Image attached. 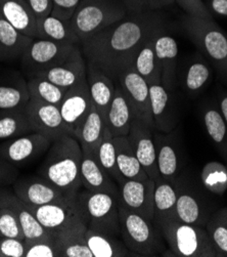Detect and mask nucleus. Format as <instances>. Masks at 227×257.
<instances>
[{
    "label": "nucleus",
    "instance_id": "nucleus-44",
    "mask_svg": "<svg viewBox=\"0 0 227 257\" xmlns=\"http://www.w3.org/2000/svg\"><path fill=\"white\" fill-rule=\"evenodd\" d=\"M26 242L17 238L0 237V257H25Z\"/></svg>",
    "mask_w": 227,
    "mask_h": 257
},
{
    "label": "nucleus",
    "instance_id": "nucleus-2",
    "mask_svg": "<svg viewBox=\"0 0 227 257\" xmlns=\"http://www.w3.org/2000/svg\"><path fill=\"white\" fill-rule=\"evenodd\" d=\"M82 150L78 140L64 136L50 145L38 173L70 196H76L82 188Z\"/></svg>",
    "mask_w": 227,
    "mask_h": 257
},
{
    "label": "nucleus",
    "instance_id": "nucleus-36",
    "mask_svg": "<svg viewBox=\"0 0 227 257\" xmlns=\"http://www.w3.org/2000/svg\"><path fill=\"white\" fill-rule=\"evenodd\" d=\"M157 148V164L159 174L166 181H170L177 172L178 158L173 146L160 136L155 137Z\"/></svg>",
    "mask_w": 227,
    "mask_h": 257
},
{
    "label": "nucleus",
    "instance_id": "nucleus-18",
    "mask_svg": "<svg viewBox=\"0 0 227 257\" xmlns=\"http://www.w3.org/2000/svg\"><path fill=\"white\" fill-rule=\"evenodd\" d=\"M86 72L87 66L80 46L63 63L33 75L43 77L65 89H70L86 80Z\"/></svg>",
    "mask_w": 227,
    "mask_h": 257
},
{
    "label": "nucleus",
    "instance_id": "nucleus-8",
    "mask_svg": "<svg viewBox=\"0 0 227 257\" xmlns=\"http://www.w3.org/2000/svg\"><path fill=\"white\" fill-rule=\"evenodd\" d=\"M80 46L70 42L34 39L21 58L22 66L30 76L63 63Z\"/></svg>",
    "mask_w": 227,
    "mask_h": 257
},
{
    "label": "nucleus",
    "instance_id": "nucleus-19",
    "mask_svg": "<svg viewBox=\"0 0 227 257\" xmlns=\"http://www.w3.org/2000/svg\"><path fill=\"white\" fill-rule=\"evenodd\" d=\"M86 228L84 220H78L53 232L58 257H93L85 240Z\"/></svg>",
    "mask_w": 227,
    "mask_h": 257
},
{
    "label": "nucleus",
    "instance_id": "nucleus-38",
    "mask_svg": "<svg viewBox=\"0 0 227 257\" xmlns=\"http://www.w3.org/2000/svg\"><path fill=\"white\" fill-rule=\"evenodd\" d=\"M175 214L176 218L186 224L200 226L205 222V215L198 201L188 193L178 195L177 201H176Z\"/></svg>",
    "mask_w": 227,
    "mask_h": 257
},
{
    "label": "nucleus",
    "instance_id": "nucleus-4",
    "mask_svg": "<svg viewBox=\"0 0 227 257\" xmlns=\"http://www.w3.org/2000/svg\"><path fill=\"white\" fill-rule=\"evenodd\" d=\"M127 9L121 0H81L71 25L80 41L123 20Z\"/></svg>",
    "mask_w": 227,
    "mask_h": 257
},
{
    "label": "nucleus",
    "instance_id": "nucleus-27",
    "mask_svg": "<svg viewBox=\"0 0 227 257\" xmlns=\"http://www.w3.org/2000/svg\"><path fill=\"white\" fill-rule=\"evenodd\" d=\"M157 32L144 41V43L138 49L131 64L132 68L148 84L162 83L161 67L156 56L154 45V36Z\"/></svg>",
    "mask_w": 227,
    "mask_h": 257
},
{
    "label": "nucleus",
    "instance_id": "nucleus-52",
    "mask_svg": "<svg viewBox=\"0 0 227 257\" xmlns=\"http://www.w3.org/2000/svg\"><path fill=\"white\" fill-rule=\"evenodd\" d=\"M13 60L11 55L9 54V51L3 46V44L0 43V62H4V61H10Z\"/></svg>",
    "mask_w": 227,
    "mask_h": 257
},
{
    "label": "nucleus",
    "instance_id": "nucleus-33",
    "mask_svg": "<svg viewBox=\"0 0 227 257\" xmlns=\"http://www.w3.org/2000/svg\"><path fill=\"white\" fill-rule=\"evenodd\" d=\"M33 133L24 109L0 110V142Z\"/></svg>",
    "mask_w": 227,
    "mask_h": 257
},
{
    "label": "nucleus",
    "instance_id": "nucleus-5",
    "mask_svg": "<svg viewBox=\"0 0 227 257\" xmlns=\"http://www.w3.org/2000/svg\"><path fill=\"white\" fill-rule=\"evenodd\" d=\"M121 238L133 254L155 256L164 249L162 234L154 221L131 211L119 203Z\"/></svg>",
    "mask_w": 227,
    "mask_h": 257
},
{
    "label": "nucleus",
    "instance_id": "nucleus-17",
    "mask_svg": "<svg viewBox=\"0 0 227 257\" xmlns=\"http://www.w3.org/2000/svg\"><path fill=\"white\" fill-rule=\"evenodd\" d=\"M28 207L39 222L50 233L56 232V230L73 222L83 220L77 203V196L64 202L50 203L36 207Z\"/></svg>",
    "mask_w": 227,
    "mask_h": 257
},
{
    "label": "nucleus",
    "instance_id": "nucleus-45",
    "mask_svg": "<svg viewBox=\"0 0 227 257\" xmlns=\"http://www.w3.org/2000/svg\"><path fill=\"white\" fill-rule=\"evenodd\" d=\"M174 0H123L128 11L132 14L145 13V11L157 10L171 5Z\"/></svg>",
    "mask_w": 227,
    "mask_h": 257
},
{
    "label": "nucleus",
    "instance_id": "nucleus-30",
    "mask_svg": "<svg viewBox=\"0 0 227 257\" xmlns=\"http://www.w3.org/2000/svg\"><path fill=\"white\" fill-rule=\"evenodd\" d=\"M117 154V164L123 179H147L149 178L129 144L127 137L114 138Z\"/></svg>",
    "mask_w": 227,
    "mask_h": 257
},
{
    "label": "nucleus",
    "instance_id": "nucleus-10",
    "mask_svg": "<svg viewBox=\"0 0 227 257\" xmlns=\"http://www.w3.org/2000/svg\"><path fill=\"white\" fill-rule=\"evenodd\" d=\"M12 187L15 195L24 204L31 207L64 202L77 196L66 194L41 175L18 177Z\"/></svg>",
    "mask_w": 227,
    "mask_h": 257
},
{
    "label": "nucleus",
    "instance_id": "nucleus-16",
    "mask_svg": "<svg viewBox=\"0 0 227 257\" xmlns=\"http://www.w3.org/2000/svg\"><path fill=\"white\" fill-rule=\"evenodd\" d=\"M0 207L11 208L19 218L26 244L37 241H53V235L39 222L26 204H24L9 187L0 191Z\"/></svg>",
    "mask_w": 227,
    "mask_h": 257
},
{
    "label": "nucleus",
    "instance_id": "nucleus-35",
    "mask_svg": "<svg viewBox=\"0 0 227 257\" xmlns=\"http://www.w3.org/2000/svg\"><path fill=\"white\" fill-rule=\"evenodd\" d=\"M34 38L17 30L3 16H0V43L9 51L12 59H21Z\"/></svg>",
    "mask_w": 227,
    "mask_h": 257
},
{
    "label": "nucleus",
    "instance_id": "nucleus-14",
    "mask_svg": "<svg viewBox=\"0 0 227 257\" xmlns=\"http://www.w3.org/2000/svg\"><path fill=\"white\" fill-rule=\"evenodd\" d=\"M119 203L124 207L154 221L155 181L147 179H124L118 185Z\"/></svg>",
    "mask_w": 227,
    "mask_h": 257
},
{
    "label": "nucleus",
    "instance_id": "nucleus-47",
    "mask_svg": "<svg viewBox=\"0 0 227 257\" xmlns=\"http://www.w3.org/2000/svg\"><path fill=\"white\" fill-rule=\"evenodd\" d=\"M80 3L81 0H53V11L50 15L71 21Z\"/></svg>",
    "mask_w": 227,
    "mask_h": 257
},
{
    "label": "nucleus",
    "instance_id": "nucleus-7",
    "mask_svg": "<svg viewBox=\"0 0 227 257\" xmlns=\"http://www.w3.org/2000/svg\"><path fill=\"white\" fill-rule=\"evenodd\" d=\"M184 28L200 50L218 68L227 71V38L211 19L188 16L183 20Z\"/></svg>",
    "mask_w": 227,
    "mask_h": 257
},
{
    "label": "nucleus",
    "instance_id": "nucleus-21",
    "mask_svg": "<svg viewBox=\"0 0 227 257\" xmlns=\"http://www.w3.org/2000/svg\"><path fill=\"white\" fill-rule=\"evenodd\" d=\"M86 79L93 107L105 120L115 93V81L104 71L91 63H86Z\"/></svg>",
    "mask_w": 227,
    "mask_h": 257
},
{
    "label": "nucleus",
    "instance_id": "nucleus-3",
    "mask_svg": "<svg viewBox=\"0 0 227 257\" xmlns=\"http://www.w3.org/2000/svg\"><path fill=\"white\" fill-rule=\"evenodd\" d=\"M170 250L180 257H216L207 230L186 224L177 218H168L156 224Z\"/></svg>",
    "mask_w": 227,
    "mask_h": 257
},
{
    "label": "nucleus",
    "instance_id": "nucleus-37",
    "mask_svg": "<svg viewBox=\"0 0 227 257\" xmlns=\"http://www.w3.org/2000/svg\"><path fill=\"white\" fill-rule=\"evenodd\" d=\"M206 230L216 255L227 257V208L219 210L207 222Z\"/></svg>",
    "mask_w": 227,
    "mask_h": 257
},
{
    "label": "nucleus",
    "instance_id": "nucleus-9",
    "mask_svg": "<svg viewBox=\"0 0 227 257\" xmlns=\"http://www.w3.org/2000/svg\"><path fill=\"white\" fill-rule=\"evenodd\" d=\"M116 81L121 85L126 97L129 100L134 118L144 122L156 131L151 116L148 83L132 68L131 64L118 73Z\"/></svg>",
    "mask_w": 227,
    "mask_h": 257
},
{
    "label": "nucleus",
    "instance_id": "nucleus-1",
    "mask_svg": "<svg viewBox=\"0 0 227 257\" xmlns=\"http://www.w3.org/2000/svg\"><path fill=\"white\" fill-rule=\"evenodd\" d=\"M160 29L162 24L157 17L146 13L133 14L81 41V49L87 63L116 81L118 73L132 64L144 41Z\"/></svg>",
    "mask_w": 227,
    "mask_h": 257
},
{
    "label": "nucleus",
    "instance_id": "nucleus-6",
    "mask_svg": "<svg viewBox=\"0 0 227 257\" xmlns=\"http://www.w3.org/2000/svg\"><path fill=\"white\" fill-rule=\"evenodd\" d=\"M77 203L87 227L121 237L119 198L109 193L84 189L77 193Z\"/></svg>",
    "mask_w": 227,
    "mask_h": 257
},
{
    "label": "nucleus",
    "instance_id": "nucleus-24",
    "mask_svg": "<svg viewBox=\"0 0 227 257\" xmlns=\"http://www.w3.org/2000/svg\"><path fill=\"white\" fill-rule=\"evenodd\" d=\"M156 56L161 67V80L163 86L169 92L175 81L176 59L178 56V46L175 39L166 35L160 29L154 36Z\"/></svg>",
    "mask_w": 227,
    "mask_h": 257
},
{
    "label": "nucleus",
    "instance_id": "nucleus-39",
    "mask_svg": "<svg viewBox=\"0 0 227 257\" xmlns=\"http://www.w3.org/2000/svg\"><path fill=\"white\" fill-rule=\"evenodd\" d=\"M96 158L99 164L112 176L117 185H120L124 181L117 164V154L114 138L109 131L106 133L102 144L98 147Z\"/></svg>",
    "mask_w": 227,
    "mask_h": 257
},
{
    "label": "nucleus",
    "instance_id": "nucleus-43",
    "mask_svg": "<svg viewBox=\"0 0 227 257\" xmlns=\"http://www.w3.org/2000/svg\"><path fill=\"white\" fill-rule=\"evenodd\" d=\"M210 78V70L203 63L192 64L186 74L185 85L191 91H196L203 87Z\"/></svg>",
    "mask_w": 227,
    "mask_h": 257
},
{
    "label": "nucleus",
    "instance_id": "nucleus-31",
    "mask_svg": "<svg viewBox=\"0 0 227 257\" xmlns=\"http://www.w3.org/2000/svg\"><path fill=\"white\" fill-rule=\"evenodd\" d=\"M177 197V192L171 183L162 177L156 179L154 190V222L156 224L168 218H176Z\"/></svg>",
    "mask_w": 227,
    "mask_h": 257
},
{
    "label": "nucleus",
    "instance_id": "nucleus-41",
    "mask_svg": "<svg viewBox=\"0 0 227 257\" xmlns=\"http://www.w3.org/2000/svg\"><path fill=\"white\" fill-rule=\"evenodd\" d=\"M203 181L211 192L222 195L227 189V169L220 163H209L203 170Z\"/></svg>",
    "mask_w": 227,
    "mask_h": 257
},
{
    "label": "nucleus",
    "instance_id": "nucleus-28",
    "mask_svg": "<svg viewBox=\"0 0 227 257\" xmlns=\"http://www.w3.org/2000/svg\"><path fill=\"white\" fill-rule=\"evenodd\" d=\"M85 240L93 257H124L131 253L118 237L86 228Z\"/></svg>",
    "mask_w": 227,
    "mask_h": 257
},
{
    "label": "nucleus",
    "instance_id": "nucleus-42",
    "mask_svg": "<svg viewBox=\"0 0 227 257\" xmlns=\"http://www.w3.org/2000/svg\"><path fill=\"white\" fill-rule=\"evenodd\" d=\"M0 237L25 240L19 218L9 207H0Z\"/></svg>",
    "mask_w": 227,
    "mask_h": 257
},
{
    "label": "nucleus",
    "instance_id": "nucleus-15",
    "mask_svg": "<svg viewBox=\"0 0 227 257\" xmlns=\"http://www.w3.org/2000/svg\"><path fill=\"white\" fill-rule=\"evenodd\" d=\"M91 107L87 79L68 89L59 108L71 136L76 138L78 135Z\"/></svg>",
    "mask_w": 227,
    "mask_h": 257
},
{
    "label": "nucleus",
    "instance_id": "nucleus-12",
    "mask_svg": "<svg viewBox=\"0 0 227 257\" xmlns=\"http://www.w3.org/2000/svg\"><path fill=\"white\" fill-rule=\"evenodd\" d=\"M52 142L40 134L30 133L0 144V155L16 167L33 163L48 151Z\"/></svg>",
    "mask_w": 227,
    "mask_h": 257
},
{
    "label": "nucleus",
    "instance_id": "nucleus-26",
    "mask_svg": "<svg viewBox=\"0 0 227 257\" xmlns=\"http://www.w3.org/2000/svg\"><path fill=\"white\" fill-rule=\"evenodd\" d=\"M107 132L108 127L105 118L92 105L76 139L78 140L83 153L96 156L98 147L102 144Z\"/></svg>",
    "mask_w": 227,
    "mask_h": 257
},
{
    "label": "nucleus",
    "instance_id": "nucleus-29",
    "mask_svg": "<svg viewBox=\"0 0 227 257\" xmlns=\"http://www.w3.org/2000/svg\"><path fill=\"white\" fill-rule=\"evenodd\" d=\"M149 85L150 109L156 130L162 133H169L173 128L171 123L170 96L162 83H153Z\"/></svg>",
    "mask_w": 227,
    "mask_h": 257
},
{
    "label": "nucleus",
    "instance_id": "nucleus-13",
    "mask_svg": "<svg viewBox=\"0 0 227 257\" xmlns=\"http://www.w3.org/2000/svg\"><path fill=\"white\" fill-rule=\"evenodd\" d=\"M155 130L134 118L127 136L129 144L147 176L156 181L160 176L157 164V148L154 138Z\"/></svg>",
    "mask_w": 227,
    "mask_h": 257
},
{
    "label": "nucleus",
    "instance_id": "nucleus-51",
    "mask_svg": "<svg viewBox=\"0 0 227 257\" xmlns=\"http://www.w3.org/2000/svg\"><path fill=\"white\" fill-rule=\"evenodd\" d=\"M213 12L221 16H227V0H211Z\"/></svg>",
    "mask_w": 227,
    "mask_h": 257
},
{
    "label": "nucleus",
    "instance_id": "nucleus-32",
    "mask_svg": "<svg viewBox=\"0 0 227 257\" xmlns=\"http://www.w3.org/2000/svg\"><path fill=\"white\" fill-rule=\"evenodd\" d=\"M37 28L38 38L81 45L80 39L72 28L71 21L50 15L37 24Z\"/></svg>",
    "mask_w": 227,
    "mask_h": 257
},
{
    "label": "nucleus",
    "instance_id": "nucleus-20",
    "mask_svg": "<svg viewBox=\"0 0 227 257\" xmlns=\"http://www.w3.org/2000/svg\"><path fill=\"white\" fill-rule=\"evenodd\" d=\"M81 182L82 187L88 191L109 193L120 199L118 185L92 154L82 152Z\"/></svg>",
    "mask_w": 227,
    "mask_h": 257
},
{
    "label": "nucleus",
    "instance_id": "nucleus-55",
    "mask_svg": "<svg viewBox=\"0 0 227 257\" xmlns=\"http://www.w3.org/2000/svg\"><path fill=\"white\" fill-rule=\"evenodd\" d=\"M0 16H2V13H0Z\"/></svg>",
    "mask_w": 227,
    "mask_h": 257
},
{
    "label": "nucleus",
    "instance_id": "nucleus-25",
    "mask_svg": "<svg viewBox=\"0 0 227 257\" xmlns=\"http://www.w3.org/2000/svg\"><path fill=\"white\" fill-rule=\"evenodd\" d=\"M30 100L27 81L19 73L0 77V110L24 109Z\"/></svg>",
    "mask_w": 227,
    "mask_h": 257
},
{
    "label": "nucleus",
    "instance_id": "nucleus-22",
    "mask_svg": "<svg viewBox=\"0 0 227 257\" xmlns=\"http://www.w3.org/2000/svg\"><path fill=\"white\" fill-rule=\"evenodd\" d=\"M134 114L130 102L126 97L121 85L115 81V93L107 115V127L113 138L127 137Z\"/></svg>",
    "mask_w": 227,
    "mask_h": 257
},
{
    "label": "nucleus",
    "instance_id": "nucleus-23",
    "mask_svg": "<svg viewBox=\"0 0 227 257\" xmlns=\"http://www.w3.org/2000/svg\"><path fill=\"white\" fill-rule=\"evenodd\" d=\"M0 13L17 30L38 38L37 20L26 0H0Z\"/></svg>",
    "mask_w": 227,
    "mask_h": 257
},
{
    "label": "nucleus",
    "instance_id": "nucleus-40",
    "mask_svg": "<svg viewBox=\"0 0 227 257\" xmlns=\"http://www.w3.org/2000/svg\"><path fill=\"white\" fill-rule=\"evenodd\" d=\"M205 125L211 140L218 146L222 155L227 160V125L222 114L211 109L205 113Z\"/></svg>",
    "mask_w": 227,
    "mask_h": 257
},
{
    "label": "nucleus",
    "instance_id": "nucleus-48",
    "mask_svg": "<svg viewBox=\"0 0 227 257\" xmlns=\"http://www.w3.org/2000/svg\"><path fill=\"white\" fill-rule=\"evenodd\" d=\"M19 177V169L0 155V187H10Z\"/></svg>",
    "mask_w": 227,
    "mask_h": 257
},
{
    "label": "nucleus",
    "instance_id": "nucleus-11",
    "mask_svg": "<svg viewBox=\"0 0 227 257\" xmlns=\"http://www.w3.org/2000/svg\"><path fill=\"white\" fill-rule=\"evenodd\" d=\"M25 113L27 115L32 132L42 135L52 143L64 136H71L63 120L60 108L56 105L30 98L25 107Z\"/></svg>",
    "mask_w": 227,
    "mask_h": 257
},
{
    "label": "nucleus",
    "instance_id": "nucleus-46",
    "mask_svg": "<svg viewBox=\"0 0 227 257\" xmlns=\"http://www.w3.org/2000/svg\"><path fill=\"white\" fill-rule=\"evenodd\" d=\"M25 257H58L54 241H37L26 244Z\"/></svg>",
    "mask_w": 227,
    "mask_h": 257
},
{
    "label": "nucleus",
    "instance_id": "nucleus-34",
    "mask_svg": "<svg viewBox=\"0 0 227 257\" xmlns=\"http://www.w3.org/2000/svg\"><path fill=\"white\" fill-rule=\"evenodd\" d=\"M30 98H35L46 104H52L60 107L68 89L58 86L43 77L32 75L27 81Z\"/></svg>",
    "mask_w": 227,
    "mask_h": 257
},
{
    "label": "nucleus",
    "instance_id": "nucleus-53",
    "mask_svg": "<svg viewBox=\"0 0 227 257\" xmlns=\"http://www.w3.org/2000/svg\"><path fill=\"white\" fill-rule=\"evenodd\" d=\"M221 113L223 116V119L227 125V96H225L222 100H221Z\"/></svg>",
    "mask_w": 227,
    "mask_h": 257
},
{
    "label": "nucleus",
    "instance_id": "nucleus-49",
    "mask_svg": "<svg viewBox=\"0 0 227 257\" xmlns=\"http://www.w3.org/2000/svg\"><path fill=\"white\" fill-rule=\"evenodd\" d=\"M174 2L177 3L188 16L211 19L201 0H174Z\"/></svg>",
    "mask_w": 227,
    "mask_h": 257
},
{
    "label": "nucleus",
    "instance_id": "nucleus-50",
    "mask_svg": "<svg viewBox=\"0 0 227 257\" xmlns=\"http://www.w3.org/2000/svg\"><path fill=\"white\" fill-rule=\"evenodd\" d=\"M26 2L32 9L36 17L37 24L52 14L53 0H26Z\"/></svg>",
    "mask_w": 227,
    "mask_h": 257
},
{
    "label": "nucleus",
    "instance_id": "nucleus-54",
    "mask_svg": "<svg viewBox=\"0 0 227 257\" xmlns=\"http://www.w3.org/2000/svg\"><path fill=\"white\" fill-rule=\"evenodd\" d=\"M3 188H4V187H0V191H2V189H3Z\"/></svg>",
    "mask_w": 227,
    "mask_h": 257
}]
</instances>
